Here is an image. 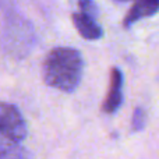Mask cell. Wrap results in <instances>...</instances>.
Masks as SVG:
<instances>
[{"mask_svg": "<svg viewBox=\"0 0 159 159\" xmlns=\"http://www.w3.org/2000/svg\"><path fill=\"white\" fill-rule=\"evenodd\" d=\"M84 71V59L74 48L57 46L46 55L42 67L46 85L71 93L78 88Z\"/></svg>", "mask_w": 159, "mask_h": 159, "instance_id": "6da1fadb", "label": "cell"}, {"mask_svg": "<svg viewBox=\"0 0 159 159\" xmlns=\"http://www.w3.org/2000/svg\"><path fill=\"white\" fill-rule=\"evenodd\" d=\"M2 144H20L27 137V124L18 107L3 102L0 106Z\"/></svg>", "mask_w": 159, "mask_h": 159, "instance_id": "7a4b0ae2", "label": "cell"}, {"mask_svg": "<svg viewBox=\"0 0 159 159\" xmlns=\"http://www.w3.org/2000/svg\"><path fill=\"white\" fill-rule=\"evenodd\" d=\"M123 73L117 67H113L110 70V82L109 88H107V93L102 102V112L103 113L113 115L120 109L121 103H123Z\"/></svg>", "mask_w": 159, "mask_h": 159, "instance_id": "3957f363", "label": "cell"}, {"mask_svg": "<svg viewBox=\"0 0 159 159\" xmlns=\"http://www.w3.org/2000/svg\"><path fill=\"white\" fill-rule=\"evenodd\" d=\"M71 21L74 28L84 39L88 41H98L103 36V28L96 22V18L82 11H75L71 16Z\"/></svg>", "mask_w": 159, "mask_h": 159, "instance_id": "277c9868", "label": "cell"}, {"mask_svg": "<svg viewBox=\"0 0 159 159\" xmlns=\"http://www.w3.org/2000/svg\"><path fill=\"white\" fill-rule=\"evenodd\" d=\"M159 11V0H135L134 4L127 11L123 20V27L126 30L131 28L140 20L151 17Z\"/></svg>", "mask_w": 159, "mask_h": 159, "instance_id": "5b68a950", "label": "cell"}, {"mask_svg": "<svg viewBox=\"0 0 159 159\" xmlns=\"http://www.w3.org/2000/svg\"><path fill=\"white\" fill-rule=\"evenodd\" d=\"M147 123V115H145V110L143 107H135L134 112H133L131 116V131L133 133H138L145 127Z\"/></svg>", "mask_w": 159, "mask_h": 159, "instance_id": "8992f818", "label": "cell"}, {"mask_svg": "<svg viewBox=\"0 0 159 159\" xmlns=\"http://www.w3.org/2000/svg\"><path fill=\"white\" fill-rule=\"evenodd\" d=\"M78 8L80 11L89 14V16L95 17V18H98L99 16V8L93 0H78Z\"/></svg>", "mask_w": 159, "mask_h": 159, "instance_id": "52a82bcc", "label": "cell"}, {"mask_svg": "<svg viewBox=\"0 0 159 159\" xmlns=\"http://www.w3.org/2000/svg\"><path fill=\"white\" fill-rule=\"evenodd\" d=\"M115 2H119V3H120V2H130V0H115Z\"/></svg>", "mask_w": 159, "mask_h": 159, "instance_id": "ba28073f", "label": "cell"}]
</instances>
